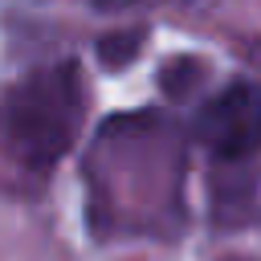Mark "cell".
I'll list each match as a JSON object with an SVG mask.
<instances>
[{
    "instance_id": "obj_1",
    "label": "cell",
    "mask_w": 261,
    "mask_h": 261,
    "mask_svg": "<svg viewBox=\"0 0 261 261\" xmlns=\"http://www.w3.org/2000/svg\"><path fill=\"white\" fill-rule=\"evenodd\" d=\"M86 118V82L73 61H53L29 73L8 94V151L33 171H49Z\"/></svg>"
},
{
    "instance_id": "obj_2",
    "label": "cell",
    "mask_w": 261,
    "mask_h": 261,
    "mask_svg": "<svg viewBox=\"0 0 261 261\" xmlns=\"http://www.w3.org/2000/svg\"><path fill=\"white\" fill-rule=\"evenodd\" d=\"M196 139L216 159H245L261 147V82H232L196 114Z\"/></svg>"
},
{
    "instance_id": "obj_3",
    "label": "cell",
    "mask_w": 261,
    "mask_h": 261,
    "mask_svg": "<svg viewBox=\"0 0 261 261\" xmlns=\"http://www.w3.org/2000/svg\"><path fill=\"white\" fill-rule=\"evenodd\" d=\"M139 45H143V29H122V33H114V37H106V41L98 45V57H102L106 65H122Z\"/></svg>"
},
{
    "instance_id": "obj_4",
    "label": "cell",
    "mask_w": 261,
    "mask_h": 261,
    "mask_svg": "<svg viewBox=\"0 0 261 261\" xmlns=\"http://www.w3.org/2000/svg\"><path fill=\"white\" fill-rule=\"evenodd\" d=\"M200 73H204V69H200V61H188V57H184V61H175L171 69H163V77H159V82H163V90H167V94H175V98H179V94H184V82H200Z\"/></svg>"
},
{
    "instance_id": "obj_5",
    "label": "cell",
    "mask_w": 261,
    "mask_h": 261,
    "mask_svg": "<svg viewBox=\"0 0 261 261\" xmlns=\"http://www.w3.org/2000/svg\"><path fill=\"white\" fill-rule=\"evenodd\" d=\"M98 4H135V0H98Z\"/></svg>"
}]
</instances>
